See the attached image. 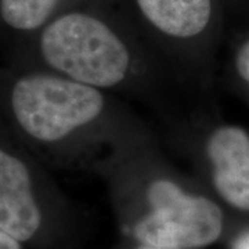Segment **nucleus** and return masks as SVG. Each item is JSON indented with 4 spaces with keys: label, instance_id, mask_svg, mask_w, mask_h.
I'll return each mask as SVG.
<instances>
[{
    "label": "nucleus",
    "instance_id": "1",
    "mask_svg": "<svg viewBox=\"0 0 249 249\" xmlns=\"http://www.w3.org/2000/svg\"><path fill=\"white\" fill-rule=\"evenodd\" d=\"M0 124L47 169L93 173L124 142L152 132L114 94L32 70L0 68Z\"/></svg>",
    "mask_w": 249,
    "mask_h": 249
},
{
    "label": "nucleus",
    "instance_id": "2",
    "mask_svg": "<svg viewBox=\"0 0 249 249\" xmlns=\"http://www.w3.org/2000/svg\"><path fill=\"white\" fill-rule=\"evenodd\" d=\"M6 65L55 73L114 94L162 101L180 82L152 47H144L96 13L72 9L25 37Z\"/></svg>",
    "mask_w": 249,
    "mask_h": 249
},
{
    "label": "nucleus",
    "instance_id": "3",
    "mask_svg": "<svg viewBox=\"0 0 249 249\" xmlns=\"http://www.w3.org/2000/svg\"><path fill=\"white\" fill-rule=\"evenodd\" d=\"M122 202L140 205L130 232L140 245L196 249L220 238L224 216L201 181L170 162L154 132L124 142L93 170Z\"/></svg>",
    "mask_w": 249,
    "mask_h": 249
},
{
    "label": "nucleus",
    "instance_id": "4",
    "mask_svg": "<svg viewBox=\"0 0 249 249\" xmlns=\"http://www.w3.org/2000/svg\"><path fill=\"white\" fill-rule=\"evenodd\" d=\"M170 139L193 166L191 175L206 178L226 204L249 211V133L240 126L205 122L196 111L169 122Z\"/></svg>",
    "mask_w": 249,
    "mask_h": 249
},
{
    "label": "nucleus",
    "instance_id": "5",
    "mask_svg": "<svg viewBox=\"0 0 249 249\" xmlns=\"http://www.w3.org/2000/svg\"><path fill=\"white\" fill-rule=\"evenodd\" d=\"M151 29L155 52L183 85L204 89L212 72L209 32L213 0H134Z\"/></svg>",
    "mask_w": 249,
    "mask_h": 249
},
{
    "label": "nucleus",
    "instance_id": "6",
    "mask_svg": "<svg viewBox=\"0 0 249 249\" xmlns=\"http://www.w3.org/2000/svg\"><path fill=\"white\" fill-rule=\"evenodd\" d=\"M50 175L0 124V230L21 244L45 231L49 209L60 201Z\"/></svg>",
    "mask_w": 249,
    "mask_h": 249
},
{
    "label": "nucleus",
    "instance_id": "7",
    "mask_svg": "<svg viewBox=\"0 0 249 249\" xmlns=\"http://www.w3.org/2000/svg\"><path fill=\"white\" fill-rule=\"evenodd\" d=\"M64 0H0V22L10 32L28 36L60 16Z\"/></svg>",
    "mask_w": 249,
    "mask_h": 249
},
{
    "label": "nucleus",
    "instance_id": "8",
    "mask_svg": "<svg viewBox=\"0 0 249 249\" xmlns=\"http://www.w3.org/2000/svg\"><path fill=\"white\" fill-rule=\"evenodd\" d=\"M234 72L247 86H249V39L241 45L235 53Z\"/></svg>",
    "mask_w": 249,
    "mask_h": 249
},
{
    "label": "nucleus",
    "instance_id": "9",
    "mask_svg": "<svg viewBox=\"0 0 249 249\" xmlns=\"http://www.w3.org/2000/svg\"><path fill=\"white\" fill-rule=\"evenodd\" d=\"M0 249H22L21 242L0 230Z\"/></svg>",
    "mask_w": 249,
    "mask_h": 249
},
{
    "label": "nucleus",
    "instance_id": "10",
    "mask_svg": "<svg viewBox=\"0 0 249 249\" xmlns=\"http://www.w3.org/2000/svg\"><path fill=\"white\" fill-rule=\"evenodd\" d=\"M231 249H249V230L238 235L232 242Z\"/></svg>",
    "mask_w": 249,
    "mask_h": 249
}]
</instances>
